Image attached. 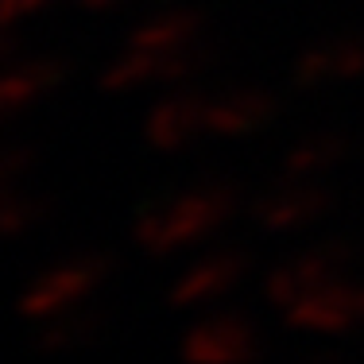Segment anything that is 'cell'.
Segmentation results:
<instances>
[{"mask_svg": "<svg viewBox=\"0 0 364 364\" xmlns=\"http://www.w3.org/2000/svg\"><path fill=\"white\" fill-rule=\"evenodd\" d=\"M55 0H0V23H20V20H28V16H36L43 12V8H50Z\"/></svg>", "mask_w": 364, "mask_h": 364, "instance_id": "cell-18", "label": "cell"}, {"mask_svg": "<svg viewBox=\"0 0 364 364\" xmlns=\"http://www.w3.org/2000/svg\"><path fill=\"white\" fill-rule=\"evenodd\" d=\"M329 82H333V70H329V43H318V47L302 50L299 63H294V85L314 90V85H329Z\"/></svg>", "mask_w": 364, "mask_h": 364, "instance_id": "cell-16", "label": "cell"}, {"mask_svg": "<svg viewBox=\"0 0 364 364\" xmlns=\"http://www.w3.org/2000/svg\"><path fill=\"white\" fill-rule=\"evenodd\" d=\"M63 77H66V63L58 55L23 58V63H16L8 74H0V97L12 109H23V105H31L39 93L55 90Z\"/></svg>", "mask_w": 364, "mask_h": 364, "instance_id": "cell-10", "label": "cell"}, {"mask_svg": "<svg viewBox=\"0 0 364 364\" xmlns=\"http://www.w3.org/2000/svg\"><path fill=\"white\" fill-rule=\"evenodd\" d=\"M333 205V190L322 182H306L294 178L287 186L272 190L267 198L256 202V221L272 232H287V229H302V225L318 221L322 213H329Z\"/></svg>", "mask_w": 364, "mask_h": 364, "instance_id": "cell-5", "label": "cell"}, {"mask_svg": "<svg viewBox=\"0 0 364 364\" xmlns=\"http://www.w3.org/2000/svg\"><path fill=\"white\" fill-rule=\"evenodd\" d=\"M167 85V50H147V47H128L117 63L101 74V85L109 93L140 90V85Z\"/></svg>", "mask_w": 364, "mask_h": 364, "instance_id": "cell-11", "label": "cell"}, {"mask_svg": "<svg viewBox=\"0 0 364 364\" xmlns=\"http://www.w3.org/2000/svg\"><path fill=\"white\" fill-rule=\"evenodd\" d=\"M31 167H36V151L28 144H0V190L16 186Z\"/></svg>", "mask_w": 364, "mask_h": 364, "instance_id": "cell-17", "label": "cell"}, {"mask_svg": "<svg viewBox=\"0 0 364 364\" xmlns=\"http://www.w3.org/2000/svg\"><path fill=\"white\" fill-rule=\"evenodd\" d=\"M275 117V97L267 90H232L210 101V132L218 136H245L264 128Z\"/></svg>", "mask_w": 364, "mask_h": 364, "instance_id": "cell-9", "label": "cell"}, {"mask_svg": "<svg viewBox=\"0 0 364 364\" xmlns=\"http://www.w3.org/2000/svg\"><path fill=\"white\" fill-rule=\"evenodd\" d=\"M364 318L360 310V287L333 279L314 294H306L302 302H294L287 310V322L299 329H314V333H341V329L357 326Z\"/></svg>", "mask_w": 364, "mask_h": 364, "instance_id": "cell-6", "label": "cell"}, {"mask_svg": "<svg viewBox=\"0 0 364 364\" xmlns=\"http://www.w3.org/2000/svg\"><path fill=\"white\" fill-rule=\"evenodd\" d=\"M112 259L109 256H77L66 259V264L50 267L43 279H36L20 299V314L28 318H55L63 310H74L77 302L90 291H97L105 283Z\"/></svg>", "mask_w": 364, "mask_h": 364, "instance_id": "cell-2", "label": "cell"}, {"mask_svg": "<svg viewBox=\"0 0 364 364\" xmlns=\"http://www.w3.org/2000/svg\"><path fill=\"white\" fill-rule=\"evenodd\" d=\"M329 70H333V82L364 77V36L329 39Z\"/></svg>", "mask_w": 364, "mask_h": 364, "instance_id": "cell-15", "label": "cell"}, {"mask_svg": "<svg viewBox=\"0 0 364 364\" xmlns=\"http://www.w3.org/2000/svg\"><path fill=\"white\" fill-rule=\"evenodd\" d=\"M229 213H232V186L205 182V186H194L186 194L171 198V202L151 205L136 221V240L155 256L175 252V248H186L194 240L210 237L213 229H221Z\"/></svg>", "mask_w": 364, "mask_h": 364, "instance_id": "cell-1", "label": "cell"}, {"mask_svg": "<svg viewBox=\"0 0 364 364\" xmlns=\"http://www.w3.org/2000/svg\"><path fill=\"white\" fill-rule=\"evenodd\" d=\"M198 28H202V16L190 12V8H171V12H159L151 20H144L140 28L132 31V47H147V50H167V47H182V43L198 39Z\"/></svg>", "mask_w": 364, "mask_h": 364, "instance_id": "cell-13", "label": "cell"}, {"mask_svg": "<svg viewBox=\"0 0 364 364\" xmlns=\"http://www.w3.org/2000/svg\"><path fill=\"white\" fill-rule=\"evenodd\" d=\"M77 4H82L85 12H112V8L128 4V0H77Z\"/></svg>", "mask_w": 364, "mask_h": 364, "instance_id": "cell-19", "label": "cell"}, {"mask_svg": "<svg viewBox=\"0 0 364 364\" xmlns=\"http://www.w3.org/2000/svg\"><path fill=\"white\" fill-rule=\"evenodd\" d=\"M12 112H16V109H12V105H8V101H4V97H0V120H4V117H12Z\"/></svg>", "mask_w": 364, "mask_h": 364, "instance_id": "cell-21", "label": "cell"}, {"mask_svg": "<svg viewBox=\"0 0 364 364\" xmlns=\"http://www.w3.org/2000/svg\"><path fill=\"white\" fill-rule=\"evenodd\" d=\"M101 329V318L97 314H55V322L39 333V349L43 353H66V349H77V345H85L93 333Z\"/></svg>", "mask_w": 364, "mask_h": 364, "instance_id": "cell-14", "label": "cell"}, {"mask_svg": "<svg viewBox=\"0 0 364 364\" xmlns=\"http://www.w3.org/2000/svg\"><path fill=\"white\" fill-rule=\"evenodd\" d=\"M360 310H364V287H360Z\"/></svg>", "mask_w": 364, "mask_h": 364, "instance_id": "cell-22", "label": "cell"}, {"mask_svg": "<svg viewBox=\"0 0 364 364\" xmlns=\"http://www.w3.org/2000/svg\"><path fill=\"white\" fill-rule=\"evenodd\" d=\"M353 264V245L341 237H329L322 245L306 248L302 256L279 264L272 275H267V299L279 302L283 310H291L294 302H302L306 294H314L318 287L333 283L345 267Z\"/></svg>", "mask_w": 364, "mask_h": 364, "instance_id": "cell-3", "label": "cell"}, {"mask_svg": "<svg viewBox=\"0 0 364 364\" xmlns=\"http://www.w3.org/2000/svg\"><path fill=\"white\" fill-rule=\"evenodd\" d=\"M345 155H349V140L345 136L318 132V136H306L302 144L291 147V155L283 159V171H287V178H322Z\"/></svg>", "mask_w": 364, "mask_h": 364, "instance_id": "cell-12", "label": "cell"}, {"mask_svg": "<svg viewBox=\"0 0 364 364\" xmlns=\"http://www.w3.org/2000/svg\"><path fill=\"white\" fill-rule=\"evenodd\" d=\"M259 349L256 329L245 322L240 314H218L205 318L202 326H194L182 341V353L198 364H237L252 360Z\"/></svg>", "mask_w": 364, "mask_h": 364, "instance_id": "cell-4", "label": "cell"}, {"mask_svg": "<svg viewBox=\"0 0 364 364\" xmlns=\"http://www.w3.org/2000/svg\"><path fill=\"white\" fill-rule=\"evenodd\" d=\"M12 50H16V43H12V36H8V23H0V63H4Z\"/></svg>", "mask_w": 364, "mask_h": 364, "instance_id": "cell-20", "label": "cell"}, {"mask_svg": "<svg viewBox=\"0 0 364 364\" xmlns=\"http://www.w3.org/2000/svg\"><path fill=\"white\" fill-rule=\"evenodd\" d=\"M245 272H248V252H240V248H221V252L198 259V264L182 275L175 283V291H171V302H175V306L210 302V299H218V294H225L229 287H237Z\"/></svg>", "mask_w": 364, "mask_h": 364, "instance_id": "cell-7", "label": "cell"}, {"mask_svg": "<svg viewBox=\"0 0 364 364\" xmlns=\"http://www.w3.org/2000/svg\"><path fill=\"white\" fill-rule=\"evenodd\" d=\"M210 128V105L194 93H178V97L159 101L147 112V140L163 151H178L194 136H202Z\"/></svg>", "mask_w": 364, "mask_h": 364, "instance_id": "cell-8", "label": "cell"}]
</instances>
